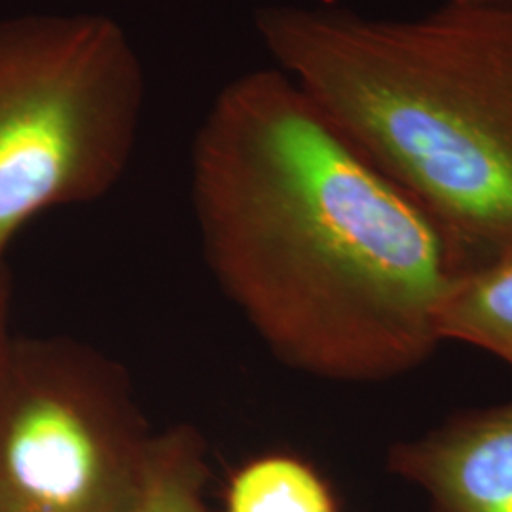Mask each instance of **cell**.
<instances>
[{"mask_svg":"<svg viewBox=\"0 0 512 512\" xmlns=\"http://www.w3.org/2000/svg\"><path fill=\"white\" fill-rule=\"evenodd\" d=\"M190 192L222 293L275 357L340 384L423 365L467 262L291 76L230 80L196 131Z\"/></svg>","mask_w":512,"mask_h":512,"instance_id":"1","label":"cell"},{"mask_svg":"<svg viewBox=\"0 0 512 512\" xmlns=\"http://www.w3.org/2000/svg\"><path fill=\"white\" fill-rule=\"evenodd\" d=\"M256 35L279 71L469 266L512 253V6L370 18L270 4Z\"/></svg>","mask_w":512,"mask_h":512,"instance_id":"2","label":"cell"},{"mask_svg":"<svg viewBox=\"0 0 512 512\" xmlns=\"http://www.w3.org/2000/svg\"><path fill=\"white\" fill-rule=\"evenodd\" d=\"M147 73L107 14L0 21V268L31 220L107 196L128 171Z\"/></svg>","mask_w":512,"mask_h":512,"instance_id":"3","label":"cell"},{"mask_svg":"<svg viewBox=\"0 0 512 512\" xmlns=\"http://www.w3.org/2000/svg\"><path fill=\"white\" fill-rule=\"evenodd\" d=\"M152 439L110 357L71 338H12L0 365V512H131Z\"/></svg>","mask_w":512,"mask_h":512,"instance_id":"4","label":"cell"},{"mask_svg":"<svg viewBox=\"0 0 512 512\" xmlns=\"http://www.w3.org/2000/svg\"><path fill=\"white\" fill-rule=\"evenodd\" d=\"M387 469L425 492L429 512H512V401L395 442Z\"/></svg>","mask_w":512,"mask_h":512,"instance_id":"5","label":"cell"},{"mask_svg":"<svg viewBox=\"0 0 512 512\" xmlns=\"http://www.w3.org/2000/svg\"><path fill=\"white\" fill-rule=\"evenodd\" d=\"M437 336L484 349L512 368V253L456 277L437 311Z\"/></svg>","mask_w":512,"mask_h":512,"instance_id":"6","label":"cell"},{"mask_svg":"<svg viewBox=\"0 0 512 512\" xmlns=\"http://www.w3.org/2000/svg\"><path fill=\"white\" fill-rule=\"evenodd\" d=\"M224 501L226 512H342L329 478L289 452L245 461L230 476Z\"/></svg>","mask_w":512,"mask_h":512,"instance_id":"7","label":"cell"},{"mask_svg":"<svg viewBox=\"0 0 512 512\" xmlns=\"http://www.w3.org/2000/svg\"><path fill=\"white\" fill-rule=\"evenodd\" d=\"M207 446L190 425L154 433L147 471L131 512H213L205 499Z\"/></svg>","mask_w":512,"mask_h":512,"instance_id":"8","label":"cell"},{"mask_svg":"<svg viewBox=\"0 0 512 512\" xmlns=\"http://www.w3.org/2000/svg\"><path fill=\"white\" fill-rule=\"evenodd\" d=\"M10 311H12V277L8 266L0 268V365L14 338L10 330Z\"/></svg>","mask_w":512,"mask_h":512,"instance_id":"9","label":"cell"},{"mask_svg":"<svg viewBox=\"0 0 512 512\" xmlns=\"http://www.w3.org/2000/svg\"><path fill=\"white\" fill-rule=\"evenodd\" d=\"M459 4H495V6H512V0H452Z\"/></svg>","mask_w":512,"mask_h":512,"instance_id":"10","label":"cell"}]
</instances>
